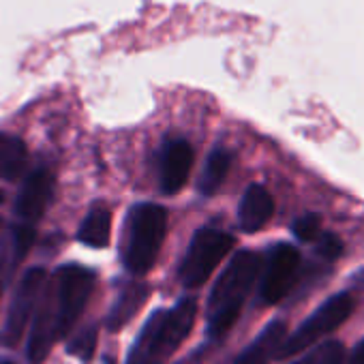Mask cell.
<instances>
[{
    "instance_id": "d4e9b609",
    "label": "cell",
    "mask_w": 364,
    "mask_h": 364,
    "mask_svg": "<svg viewBox=\"0 0 364 364\" xmlns=\"http://www.w3.org/2000/svg\"><path fill=\"white\" fill-rule=\"evenodd\" d=\"M3 289H5V285H3V283H0V298H3Z\"/></svg>"
},
{
    "instance_id": "44dd1931",
    "label": "cell",
    "mask_w": 364,
    "mask_h": 364,
    "mask_svg": "<svg viewBox=\"0 0 364 364\" xmlns=\"http://www.w3.org/2000/svg\"><path fill=\"white\" fill-rule=\"evenodd\" d=\"M317 242V255L319 257H323L326 262H334V259H338L341 255H343V240L336 236V234H332V232H326V234H319V238L315 240Z\"/></svg>"
},
{
    "instance_id": "2e32d148",
    "label": "cell",
    "mask_w": 364,
    "mask_h": 364,
    "mask_svg": "<svg viewBox=\"0 0 364 364\" xmlns=\"http://www.w3.org/2000/svg\"><path fill=\"white\" fill-rule=\"evenodd\" d=\"M232 161H234L232 152L228 148H223V146L215 148L208 154V159L204 163V169H202V176L198 180V191L202 196H215L221 189V185H223L228 173H230Z\"/></svg>"
},
{
    "instance_id": "6da1fadb",
    "label": "cell",
    "mask_w": 364,
    "mask_h": 364,
    "mask_svg": "<svg viewBox=\"0 0 364 364\" xmlns=\"http://www.w3.org/2000/svg\"><path fill=\"white\" fill-rule=\"evenodd\" d=\"M95 281L92 270L75 264L60 266L54 277H50L41 291L37 317L28 336V360L33 364H41L50 355L54 343L75 328L90 300Z\"/></svg>"
},
{
    "instance_id": "5bb4252c",
    "label": "cell",
    "mask_w": 364,
    "mask_h": 364,
    "mask_svg": "<svg viewBox=\"0 0 364 364\" xmlns=\"http://www.w3.org/2000/svg\"><path fill=\"white\" fill-rule=\"evenodd\" d=\"M285 336H287V323L283 319H272L247 345V349L234 358L232 364H268L274 358V353L281 347Z\"/></svg>"
},
{
    "instance_id": "9a60e30c",
    "label": "cell",
    "mask_w": 364,
    "mask_h": 364,
    "mask_svg": "<svg viewBox=\"0 0 364 364\" xmlns=\"http://www.w3.org/2000/svg\"><path fill=\"white\" fill-rule=\"evenodd\" d=\"M112 236V213L105 206H95L90 213L84 217L80 230H77V240L90 249H105L109 245Z\"/></svg>"
},
{
    "instance_id": "8fae6325",
    "label": "cell",
    "mask_w": 364,
    "mask_h": 364,
    "mask_svg": "<svg viewBox=\"0 0 364 364\" xmlns=\"http://www.w3.org/2000/svg\"><path fill=\"white\" fill-rule=\"evenodd\" d=\"M35 240V228L24 223H16L3 234V238H0V283L5 285L18 272L20 264L33 249Z\"/></svg>"
},
{
    "instance_id": "ac0fdd59",
    "label": "cell",
    "mask_w": 364,
    "mask_h": 364,
    "mask_svg": "<svg viewBox=\"0 0 364 364\" xmlns=\"http://www.w3.org/2000/svg\"><path fill=\"white\" fill-rule=\"evenodd\" d=\"M345 347L341 341H321L289 364H343Z\"/></svg>"
},
{
    "instance_id": "ba28073f",
    "label": "cell",
    "mask_w": 364,
    "mask_h": 364,
    "mask_svg": "<svg viewBox=\"0 0 364 364\" xmlns=\"http://www.w3.org/2000/svg\"><path fill=\"white\" fill-rule=\"evenodd\" d=\"M46 283H48V272L43 268H31L24 272V277L20 279V285L16 289V296L11 300L3 332H0V345L11 349L20 343V338L24 336V330L33 317V311L39 304Z\"/></svg>"
},
{
    "instance_id": "7a4b0ae2",
    "label": "cell",
    "mask_w": 364,
    "mask_h": 364,
    "mask_svg": "<svg viewBox=\"0 0 364 364\" xmlns=\"http://www.w3.org/2000/svg\"><path fill=\"white\" fill-rule=\"evenodd\" d=\"M262 270L255 251H238L217 279L206 304V332L213 341L223 338L236 326L247 298L251 296Z\"/></svg>"
},
{
    "instance_id": "3957f363",
    "label": "cell",
    "mask_w": 364,
    "mask_h": 364,
    "mask_svg": "<svg viewBox=\"0 0 364 364\" xmlns=\"http://www.w3.org/2000/svg\"><path fill=\"white\" fill-rule=\"evenodd\" d=\"M198 315V302L182 298L171 309H159L144 323L135 338L127 364H167L193 330Z\"/></svg>"
},
{
    "instance_id": "4fadbf2b",
    "label": "cell",
    "mask_w": 364,
    "mask_h": 364,
    "mask_svg": "<svg viewBox=\"0 0 364 364\" xmlns=\"http://www.w3.org/2000/svg\"><path fill=\"white\" fill-rule=\"evenodd\" d=\"M150 298V287L144 281H131L127 283L120 294L116 296L107 317H105V328L109 332H118L122 330L137 313L139 309L146 304V300Z\"/></svg>"
},
{
    "instance_id": "d6986e66",
    "label": "cell",
    "mask_w": 364,
    "mask_h": 364,
    "mask_svg": "<svg viewBox=\"0 0 364 364\" xmlns=\"http://www.w3.org/2000/svg\"><path fill=\"white\" fill-rule=\"evenodd\" d=\"M97 338H99V330H97V326H86V328H82L80 332H75V334L69 338L67 351H69L71 355H75L77 360L88 362V360L95 355Z\"/></svg>"
},
{
    "instance_id": "ffe728a7",
    "label": "cell",
    "mask_w": 364,
    "mask_h": 364,
    "mask_svg": "<svg viewBox=\"0 0 364 364\" xmlns=\"http://www.w3.org/2000/svg\"><path fill=\"white\" fill-rule=\"evenodd\" d=\"M291 234L300 242H315L321 234V217L317 213H306L291 223Z\"/></svg>"
},
{
    "instance_id": "30bf717a",
    "label": "cell",
    "mask_w": 364,
    "mask_h": 364,
    "mask_svg": "<svg viewBox=\"0 0 364 364\" xmlns=\"http://www.w3.org/2000/svg\"><path fill=\"white\" fill-rule=\"evenodd\" d=\"M54 198V176L46 167L33 169L20 187L18 200H16V215L20 217V223L35 225L48 210L50 202Z\"/></svg>"
},
{
    "instance_id": "e0dca14e",
    "label": "cell",
    "mask_w": 364,
    "mask_h": 364,
    "mask_svg": "<svg viewBox=\"0 0 364 364\" xmlns=\"http://www.w3.org/2000/svg\"><path fill=\"white\" fill-rule=\"evenodd\" d=\"M28 163V148L22 137L0 133V178L16 180Z\"/></svg>"
},
{
    "instance_id": "5b68a950",
    "label": "cell",
    "mask_w": 364,
    "mask_h": 364,
    "mask_svg": "<svg viewBox=\"0 0 364 364\" xmlns=\"http://www.w3.org/2000/svg\"><path fill=\"white\" fill-rule=\"evenodd\" d=\"M353 309H355V300L351 291H338L330 296L291 334L283 338L281 347L274 353V360H287L315 347L317 343H321L323 336L341 328L351 317Z\"/></svg>"
},
{
    "instance_id": "9c48e42d",
    "label": "cell",
    "mask_w": 364,
    "mask_h": 364,
    "mask_svg": "<svg viewBox=\"0 0 364 364\" xmlns=\"http://www.w3.org/2000/svg\"><path fill=\"white\" fill-rule=\"evenodd\" d=\"M193 167V148L187 139H165L159 152V185L165 196L178 193L187 185Z\"/></svg>"
},
{
    "instance_id": "7402d4cb",
    "label": "cell",
    "mask_w": 364,
    "mask_h": 364,
    "mask_svg": "<svg viewBox=\"0 0 364 364\" xmlns=\"http://www.w3.org/2000/svg\"><path fill=\"white\" fill-rule=\"evenodd\" d=\"M343 364H364V338L353 347V351L347 355V360H343Z\"/></svg>"
},
{
    "instance_id": "603a6c76",
    "label": "cell",
    "mask_w": 364,
    "mask_h": 364,
    "mask_svg": "<svg viewBox=\"0 0 364 364\" xmlns=\"http://www.w3.org/2000/svg\"><path fill=\"white\" fill-rule=\"evenodd\" d=\"M349 283H351V287H353V289H358V291H364V268L355 270V272L349 277Z\"/></svg>"
},
{
    "instance_id": "cb8c5ba5",
    "label": "cell",
    "mask_w": 364,
    "mask_h": 364,
    "mask_svg": "<svg viewBox=\"0 0 364 364\" xmlns=\"http://www.w3.org/2000/svg\"><path fill=\"white\" fill-rule=\"evenodd\" d=\"M0 364H16V362H11V360H0Z\"/></svg>"
},
{
    "instance_id": "52a82bcc",
    "label": "cell",
    "mask_w": 364,
    "mask_h": 364,
    "mask_svg": "<svg viewBox=\"0 0 364 364\" xmlns=\"http://www.w3.org/2000/svg\"><path fill=\"white\" fill-rule=\"evenodd\" d=\"M300 251L289 242H277L268 249L264 259L262 281H259V300L262 304H279L296 285L300 270Z\"/></svg>"
},
{
    "instance_id": "277c9868",
    "label": "cell",
    "mask_w": 364,
    "mask_h": 364,
    "mask_svg": "<svg viewBox=\"0 0 364 364\" xmlns=\"http://www.w3.org/2000/svg\"><path fill=\"white\" fill-rule=\"evenodd\" d=\"M167 234V210L159 204H135L127 215L122 264L133 277L148 274L161 253Z\"/></svg>"
},
{
    "instance_id": "484cf974",
    "label": "cell",
    "mask_w": 364,
    "mask_h": 364,
    "mask_svg": "<svg viewBox=\"0 0 364 364\" xmlns=\"http://www.w3.org/2000/svg\"><path fill=\"white\" fill-rule=\"evenodd\" d=\"M0 232H3V219H0Z\"/></svg>"
},
{
    "instance_id": "7c38bea8",
    "label": "cell",
    "mask_w": 364,
    "mask_h": 364,
    "mask_svg": "<svg viewBox=\"0 0 364 364\" xmlns=\"http://www.w3.org/2000/svg\"><path fill=\"white\" fill-rule=\"evenodd\" d=\"M274 215V200L264 185L247 187L238 206V228L245 234L259 232Z\"/></svg>"
},
{
    "instance_id": "8992f818",
    "label": "cell",
    "mask_w": 364,
    "mask_h": 364,
    "mask_svg": "<svg viewBox=\"0 0 364 364\" xmlns=\"http://www.w3.org/2000/svg\"><path fill=\"white\" fill-rule=\"evenodd\" d=\"M234 236L215 228H200L189 247L187 253L180 262L178 268V279L187 289H196L202 287L213 272L217 270V266L225 259V255L234 249Z\"/></svg>"
}]
</instances>
